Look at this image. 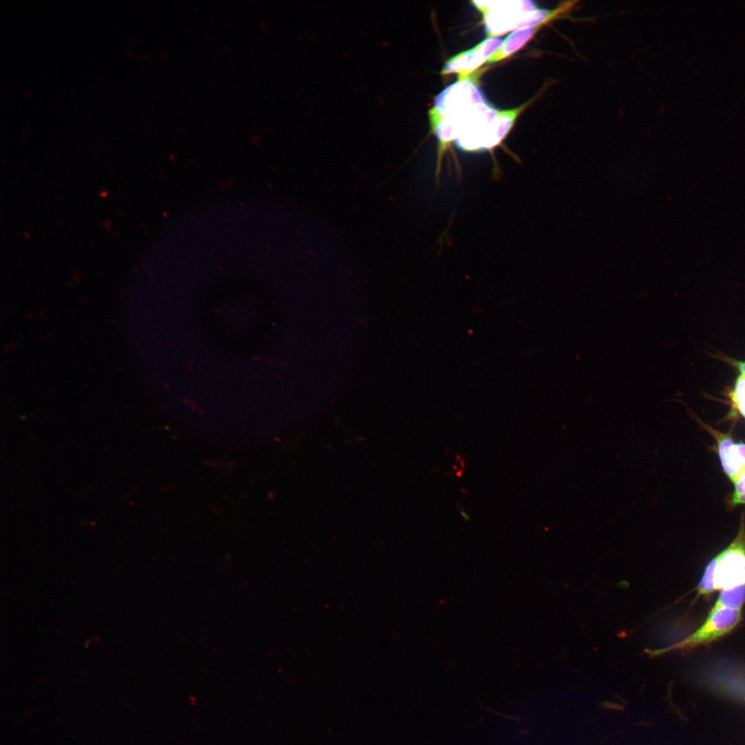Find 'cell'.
<instances>
[{
  "instance_id": "6da1fadb",
  "label": "cell",
  "mask_w": 745,
  "mask_h": 745,
  "mask_svg": "<svg viewBox=\"0 0 745 745\" xmlns=\"http://www.w3.org/2000/svg\"><path fill=\"white\" fill-rule=\"evenodd\" d=\"M474 6L482 14L488 37L516 30L525 15L537 8L529 0L473 1Z\"/></svg>"
},
{
  "instance_id": "7a4b0ae2",
  "label": "cell",
  "mask_w": 745,
  "mask_h": 745,
  "mask_svg": "<svg viewBox=\"0 0 745 745\" xmlns=\"http://www.w3.org/2000/svg\"><path fill=\"white\" fill-rule=\"evenodd\" d=\"M714 586L723 590L745 584V518L733 542L714 558Z\"/></svg>"
},
{
  "instance_id": "3957f363",
  "label": "cell",
  "mask_w": 745,
  "mask_h": 745,
  "mask_svg": "<svg viewBox=\"0 0 745 745\" xmlns=\"http://www.w3.org/2000/svg\"><path fill=\"white\" fill-rule=\"evenodd\" d=\"M742 619L741 609L722 608L709 612L702 625L678 643L653 651L655 655L675 650H686L709 644L731 633Z\"/></svg>"
},
{
  "instance_id": "277c9868",
  "label": "cell",
  "mask_w": 745,
  "mask_h": 745,
  "mask_svg": "<svg viewBox=\"0 0 745 745\" xmlns=\"http://www.w3.org/2000/svg\"><path fill=\"white\" fill-rule=\"evenodd\" d=\"M487 101L471 74L441 91L429 110L432 130L446 115L461 108Z\"/></svg>"
},
{
  "instance_id": "5b68a950",
  "label": "cell",
  "mask_w": 745,
  "mask_h": 745,
  "mask_svg": "<svg viewBox=\"0 0 745 745\" xmlns=\"http://www.w3.org/2000/svg\"><path fill=\"white\" fill-rule=\"evenodd\" d=\"M502 42V39L499 37H488L475 47L449 59L444 66L441 73L442 74L457 73V80L468 77L487 61Z\"/></svg>"
},
{
  "instance_id": "8992f818",
  "label": "cell",
  "mask_w": 745,
  "mask_h": 745,
  "mask_svg": "<svg viewBox=\"0 0 745 745\" xmlns=\"http://www.w3.org/2000/svg\"><path fill=\"white\" fill-rule=\"evenodd\" d=\"M700 424L714 437L722 468L730 480L734 482L745 469L737 443L735 442L731 433L720 432L702 421Z\"/></svg>"
},
{
  "instance_id": "52a82bcc",
  "label": "cell",
  "mask_w": 745,
  "mask_h": 745,
  "mask_svg": "<svg viewBox=\"0 0 745 745\" xmlns=\"http://www.w3.org/2000/svg\"><path fill=\"white\" fill-rule=\"evenodd\" d=\"M526 106V104H524L513 109L497 110L495 118L490 125L487 150H491L501 142Z\"/></svg>"
},
{
  "instance_id": "ba28073f",
  "label": "cell",
  "mask_w": 745,
  "mask_h": 745,
  "mask_svg": "<svg viewBox=\"0 0 745 745\" xmlns=\"http://www.w3.org/2000/svg\"><path fill=\"white\" fill-rule=\"evenodd\" d=\"M538 28H522L514 30L502 42L499 48L487 60L493 64L510 56L523 47L535 34Z\"/></svg>"
},
{
  "instance_id": "9c48e42d",
  "label": "cell",
  "mask_w": 745,
  "mask_h": 745,
  "mask_svg": "<svg viewBox=\"0 0 745 745\" xmlns=\"http://www.w3.org/2000/svg\"><path fill=\"white\" fill-rule=\"evenodd\" d=\"M745 603V584L722 590L710 612L722 608L741 609Z\"/></svg>"
},
{
  "instance_id": "30bf717a",
  "label": "cell",
  "mask_w": 745,
  "mask_h": 745,
  "mask_svg": "<svg viewBox=\"0 0 745 745\" xmlns=\"http://www.w3.org/2000/svg\"><path fill=\"white\" fill-rule=\"evenodd\" d=\"M735 367L739 375L728 396L733 408L745 419V361H737Z\"/></svg>"
},
{
  "instance_id": "8fae6325",
  "label": "cell",
  "mask_w": 745,
  "mask_h": 745,
  "mask_svg": "<svg viewBox=\"0 0 745 745\" xmlns=\"http://www.w3.org/2000/svg\"><path fill=\"white\" fill-rule=\"evenodd\" d=\"M734 490L729 503L732 506L745 504V469L733 482Z\"/></svg>"
},
{
  "instance_id": "7c38bea8",
  "label": "cell",
  "mask_w": 745,
  "mask_h": 745,
  "mask_svg": "<svg viewBox=\"0 0 745 745\" xmlns=\"http://www.w3.org/2000/svg\"><path fill=\"white\" fill-rule=\"evenodd\" d=\"M737 446L740 456L745 466V443H743L742 441L738 442Z\"/></svg>"
},
{
  "instance_id": "4fadbf2b",
  "label": "cell",
  "mask_w": 745,
  "mask_h": 745,
  "mask_svg": "<svg viewBox=\"0 0 745 745\" xmlns=\"http://www.w3.org/2000/svg\"><path fill=\"white\" fill-rule=\"evenodd\" d=\"M460 513L466 520L470 519V516H468V515L466 514L464 511L460 510Z\"/></svg>"
}]
</instances>
